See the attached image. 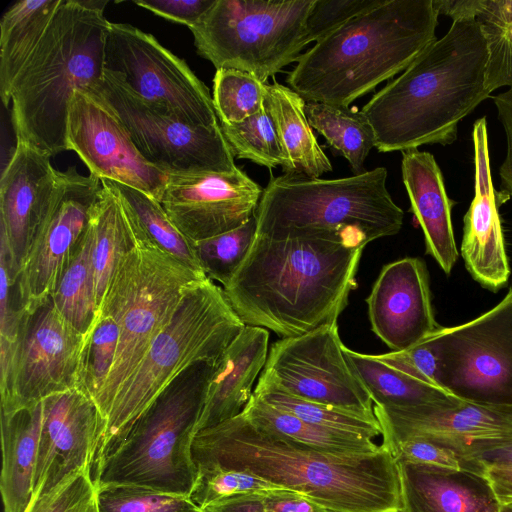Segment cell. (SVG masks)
<instances>
[{
	"mask_svg": "<svg viewBox=\"0 0 512 512\" xmlns=\"http://www.w3.org/2000/svg\"><path fill=\"white\" fill-rule=\"evenodd\" d=\"M101 181L118 195L146 239L189 268L205 274L193 242L174 225L158 200L124 184L106 179Z\"/></svg>",
	"mask_w": 512,
	"mask_h": 512,
	"instance_id": "36",
	"label": "cell"
},
{
	"mask_svg": "<svg viewBox=\"0 0 512 512\" xmlns=\"http://www.w3.org/2000/svg\"><path fill=\"white\" fill-rule=\"evenodd\" d=\"M88 334L57 311L51 298L22 323L5 376L0 377L1 411L11 412L80 387Z\"/></svg>",
	"mask_w": 512,
	"mask_h": 512,
	"instance_id": "14",
	"label": "cell"
},
{
	"mask_svg": "<svg viewBox=\"0 0 512 512\" xmlns=\"http://www.w3.org/2000/svg\"><path fill=\"white\" fill-rule=\"evenodd\" d=\"M485 476L499 503L502 506L512 504V465L489 464Z\"/></svg>",
	"mask_w": 512,
	"mask_h": 512,
	"instance_id": "52",
	"label": "cell"
},
{
	"mask_svg": "<svg viewBox=\"0 0 512 512\" xmlns=\"http://www.w3.org/2000/svg\"><path fill=\"white\" fill-rule=\"evenodd\" d=\"M105 69L147 102L190 125H219L207 86L184 60L137 27L110 22Z\"/></svg>",
	"mask_w": 512,
	"mask_h": 512,
	"instance_id": "13",
	"label": "cell"
},
{
	"mask_svg": "<svg viewBox=\"0 0 512 512\" xmlns=\"http://www.w3.org/2000/svg\"><path fill=\"white\" fill-rule=\"evenodd\" d=\"M344 354L375 406L409 407L443 402L452 395L368 355L344 346Z\"/></svg>",
	"mask_w": 512,
	"mask_h": 512,
	"instance_id": "32",
	"label": "cell"
},
{
	"mask_svg": "<svg viewBox=\"0 0 512 512\" xmlns=\"http://www.w3.org/2000/svg\"><path fill=\"white\" fill-rule=\"evenodd\" d=\"M101 434L99 410L82 388L44 399L32 500L79 470H93Z\"/></svg>",
	"mask_w": 512,
	"mask_h": 512,
	"instance_id": "21",
	"label": "cell"
},
{
	"mask_svg": "<svg viewBox=\"0 0 512 512\" xmlns=\"http://www.w3.org/2000/svg\"><path fill=\"white\" fill-rule=\"evenodd\" d=\"M267 329L245 325L218 359L209 379L197 432L239 415L268 358ZM197 434V433H196Z\"/></svg>",
	"mask_w": 512,
	"mask_h": 512,
	"instance_id": "25",
	"label": "cell"
},
{
	"mask_svg": "<svg viewBox=\"0 0 512 512\" xmlns=\"http://www.w3.org/2000/svg\"><path fill=\"white\" fill-rule=\"evenodd\" d=\"M89 214L93 233V270L97 308L102 304L120 259L141 236L118 195L104 182Z\"/></svg>",
	"mask_w": 512,
	"mask_h": 512,
	"instance_id": "29",
	"label": "cell"
},
{
	"mask_svg": "<svg viewBox=\"0 0 512 512\" xmlns=\"http://www.w3.org/2000/svg\"><path fill=\"white\" fill-rule=\"evenodd\" d=\"M134 3L157 16L190 28L199 22L215 0H142Z\"/></svg>",
	"mask_w": 512,
	"mask_h": 512,
	"instance_id": "48",
	"label": "cell"
},
{
	"mask_svg": "<svg viewBox=\"0 0 512 512\" xmlns=\"http://www.w3.org/2000/svg\"><path fill=\"white\" fill-rule=\"evenodd\" d=\"M382 0H314L306 19L308 44L325 38L358 14Z\"/></svg>",
	"mask_w": 512,
	"mask_h": 512,
	"instance_id": "46",
	"label": "cell"
},
{
	"mask_svg": "<svg viewBox=\"0 0 512 512\" xmlns=\"http://www.w3.org/2000/svg\"><path fill=\"white\" fill-rule=\"evenodd\" d=\"M244 327L222 287L209 278L194 285L113 399L94 465L175 379L198 363H216Z\"/></svg>",
	"mask_w": 512,
	"mask_h": 512,
	"instance_id": "6",
	"label": "cell"
},
{
	"mask_svg": "<svg viewBox=\"0 0 512 512\" xmlns=\"http://www.w3.org/2000/svg\"><path fill=\"white\" fill-rule=\"evenodd\" d=\"M59 172L48 154L20 140L2 170L0 245L15 283L53 209Z\"/></svg>",
	"mask_w": 512,
	"mask_h": 512,
	"instance_id": "20",
	"label": "cell"
},
{
	"mask_svg": "<svg viewBox=\"0 0 512 512\" xmlns=\"http://www.w3.org/2000/svg\"><path fill=\"white\" fill-rule=\"evenodd\" d=\"M263 188L244 171L167 174L160 203L174 225L192 242L208 239L247 222Z\"/></svg>",
	"mask_w": 512,
	"mask_h": 512,
	"instance_id": "19",
	"label": "cell"
},
{
	"mask_svg": "<svg viewBox=\"0 0 512 512\" xmlns=\"http://www.w3.org/2000/svg\"><path fill=\"white\" fill-rule=\"evenodd\" d=\"M192 457L197 472L246 471L330 511H400L398 464L383 444L370 453H329L263 430L241 412L197 432Z\"/></svg>",
	"mask_w": 512,
	"mask_h": 512,
	"instance_id": "1",
	"label": "cell"
},
{
	"mask_svg": "<svg viewBox=\"0 0 512 512\" xmlns=\"http://www.w3.org/2000/svg\"><path fill=\"white\" fill-rule=\"evenodd\" d=\"M337 322L272 344L262 374L298 398L374 414L372 399L348 364Z\"/></svg>",
	"mask_w": 512,
	"mask_h": 512,
	"instance_id": "15",
	"label": "cell"
},
{
	"mask_svg": "<svg viewBox=\"0 0 512 512\" xmlns=\"http://www.w3.org/2000/svg\"><path fill=\"white\" fill-rule=\"evenodd\" d=\"M374 414L383 444L390 449L408 437L439 442L470 458L485 451L512 445V407L484 405L456 397L443 402L378 407Z\"/></svg>",
	"mask_w": 512,
	"mask_h": 512,
	"instance_id": "16",
	"label": "cell"
},
{
	"mask_svg": "<svg viewBox=\"0 0 512 512\" xmlns=\"http://www.w3.org/2000/svg\"><path fill=\"white\" fill-rule=\"evenodd\" d=\"M387 170L377 167L337 179L283 174L263 189L256 235L294 238L322 234L360 237L368 243L397 234L404 212L387 188Z\"/></svg>",
	"mask_w": 512,
	"mask_h": 512,
	"instance_id": "7",
	"label": "cell"
},
{
	"mask_svg": "<svg viewBox=\"0 0 512 512\" xmlns=\"http://www.w3.org/2000/svg\"><path fill=\"white\" fill-rule=\"evenodd\" d=\"M61 0H22L13 4L0 21V96L10 104L13 83L33 53Z\"/></svg>",
	"mask_w": 512,
	"mask_h": 512,
	"instance_id": "30",
	"label": "cell"
},
{
	"mask_svg": "<svg viewBox=\"0 0 512 512\" xmlns=\"http://www.w3.org/2000/svg\"><path fill=\"white\" fill-rule=\"evenodd\" d=\"M43 412L44 400L11 412L1 411L4 512H26L31 503Z\"/></svg>",
	"mask_w": 512,
	"mask_h": 512,
	"instance_id": "27",
	"label": "cell"
},
{
	"mask_svg": "<svg viewBox=\"0 0 512 512\" xmlns=\"http://www.w3.org/2000/svg\"><path fill=\"white\" fill-rule=\"evenodd\" d=\"M101 180L83 176L75 167L59 172L53 209L18 274L16 289L21 309L31 314L52 296L80 240Z\"/></svg>",
	"mask_w": 512,
	"mask_h": 512,
	"instance_id": "17",
	"label": "cell"
},
{
	"mask_svg": "<svg viewBox=\"0 0 512 512\" xmlns=\"http://www.w3.org/2000/svg\"><path fill=\"white\" fill-rule=\"evenodd\" d=\"M326 512H336V511H330V510H327Z\"/></svg>",
	"mask_w": 512,
	"mask_h": 512,
	"instance_id": "55",
	"label": "cell"
},
{
	"mask_svg": "<svg viewBox=\"0 0 512 512\" xmlns=\"http://www.w3.org/2000/svg\"><path fill=\"white\" fill-rule=\"evenodd\" d=\"M107 1L61 0L10 93L16 140L56 155L69 149L68 114L75 91L87 92L105 71Z\"/></svg>",
	"mask_w": 512,
	"mask_h": 512,
	"instance_id": "5",
	"label": "cell"
},
{
	"mask_svg": "<svg viewBox=\"0 0 512 512\" xmlns=\"http://www.w3.org/2000/svg\"><path fill=\"white\" fill-rule=\"evenodd\" d=\"M396 461H407L445 468L468 470L485 475L486 465L450 447L428 438L413 436L395 443L390 449Z\"/></svg>",
	"mask_w": 512,
	"mask_h": 512,
	"instance_id": "45",
	"label": "cell"
},
{
	"mask_svg": "<svg viewBox=\"0 0 512 512\" xmlns=\"http://www.w3.org/2000/svg\"><path fill=\"white\" fill-rule=\"evenodd\" d=\"M265 512H326L320 506L302 493L275 488L263 491Z\"/></svg>",
	"mask_w": 512,
	"mask_h": 512,
	"instance_id": "50",
	"label": "cell"
},
{
	"mask_svg": "<svg viewBox=\"0 0 512 512\" xmlns=\"http://www.w3.org/2000/svg\"><path fill=\"white\" fill-rule=\"evenodd\" d=\"M440 387L468 402L512 407V287L490 311L431 335Z\"/></svg>",
	"mask_w": 512,
	"mask_h": 512,
	"instance_id": "12",
	"label": "cell"
},
{
	"mask_svg": "<svg viewBox=\"0 0 512 512\" xmlns=\"http://www.w3.org/2000/svg\"><path fill=\"white\" fill-rule=\"evenodd\" d=\"M498 111V117L503 125L506 140V157L500 167V179L502 194L512 199V88L499 93L493 98Z\"/></svg>",
	"mask_w": 512,
	"mask_h": 512,
	"instance_id": "49",
	"label": "cell"
},
{
	"mask_svg": "<svg viewBox=\"0 0 512 512\" xmlns=\"http://www.w3.org/2000/svg\"><path fill=\"white\" fill-rule=\"evenodd\" d=\"M367 241L322 234L294 238L256 235L239 268L222 287L245 325L295 337L337 322L346 308Z\"/></svg>",
	"mask_w": 512,
	"mask_h": 512,
	"instance_id": "2",
	"label": "cell"
},
{
	"mask_svg": "<svg viewBox=\"0 0 512 512\" xmlns=\"http://www.w3.org/2000/svg\"><path fill=\"white\" fill-rule=\"evenodd\" d=\"M202 512V511H201Z\"/></svg>",
	"mask_w": 512,
	"mask_h": 512,
	"instance_id": "56",
	"label": "cell"
},
{
	"mask_svg": "<svg viewBox=\"0 0 512 512\" xmlns=\"http://www.w3.org/2000/svg\"><path fill=\"white\" fill-rule=\"evenodd\" d=\"M86 93L98 96L115 112L142 157L165 174L238 169L220 124L190 125L144 100L106 69L101 81Z\"/></svg>",
	"mask_w": 512,
	"mask_h": 512,
	"instance_id": "11",
	"label": "cell"
},
{
	"mask_svg": "<svg viewBox=\"0 0 512 512\" xmlns=\"http://www.w3.org/2000/svg\"><path fill=\"white\" fill-rule=\"evenodd\" d=\"M99 512H201L188 496L124 484L97 487Z\"/></svg>",
	"mask_w": 512,
	"mask_h": 512,
	"instance_id": "41",
	"label": "cell"
},
{
	"mask_svg": "<svg viewBox=\"0 0 512 512\" xmlns=\"http://www.w3.org/2000/svg\"><path fill=\"white\" fill-rule=\"evenodd\" d=\"M401 171L411 211L424 234L426 253L449 274L458 258L451 222L454 201L447 195L440 167L432 154L409 149L402 151Z\"/></svg>",
	"mask_w": 512,
	"mask_h": 512,
	"instance_id": "26",
	"label": "cell"
},
{
	"mask_svg": "<svg viewBox=\"0 0 512 512\" xmlns=\"http://www.w3.org/2000/svg\"><path fill=\"white\" fill-rule=\"evenodd\" d=\"M472 138L475 195L464 216L461 254L471 276L483 287L497 291L506 284L510 269L491 178L485 117L475 121Z\"/></svg>",
	"mask_w": 512,
	"mask_h": 512,
	"instance_id": "23",
	"label": "cell"
},
{
	"mask_svg": "<svg viewBox=\"0 0 512 512\" xmlns=\"http://www.w3.org/2000/svg\"><path fill=\"white\" fill-rule=\"evenodd\" d=\"M202 512H265L263 492L239 495L212 503Z\"/></svg>",
	"mask_w": 512,
	"mask_h": 512,
	"instance_id": "51",
	"label": "cell"
},
{
	"mask_svg": "<svg viewBox=\"0 0 512 512\" xmlns=\"http://www.w3.org/2000/svg\"><path fill=\"white\" fill-rule=\"evenodd\" d=\"M275 488L279 487L246 471L212 469L198 472L195 486L189 498L201 510L212 503L227 498L259 493Z\"/></svg>",
	"mask_w": 512,
	"mask_h": 512,
	"instance_id": "42",
	"label": "cell"
},
{
	"mask_svg": "<svg viewBox=\"0 0 512 512\" xmlns=\"http://www.w3.org/2000/svg\"><path fill=\"white\" fill-rule=\"evenodd\" d=\"M265 84L248 72L216 70L212 100L220 123H238L258 113L265 103Z\"/></svg>",
	"mask_w": 512,
	"mask_h": 512,
	"instance_id": "39",
	"label": "cell"
},
{
	"mask_svg": "<svg viewBox=\"0 0 512 512\" xmlns=\"http://www.w3.org/2000/svg\"><path fill=\"white\" fill-rule=\"evenodd\" d=\"M242 413L257 427L300 444L336 454H363L377 451L373 439L310 424L275 408L252 394Z\"/></svg>",
	"mask_w": 512,
	"mask_h": 512,
	"instance_id": "31",
	"label": "cell"
},
{
	"mask_svg": "<svg viewBox=\"0 0 512 512\" xmlns=\"http://www.w3.org/2000/svg\"><path fill=\"white\" fill-rule=\"evenodd\" d=\"M313 2L215 0L189 29L197 53L216 70L248 72L266 83L308 45L305 25Z\"/></svg>",
	"mask_w": 512,
	"mask_h": 512,
	"instance_id": "10",
	"label": "cell"
},
{
	"mask_svg": "<svg viewBox=\"0 0 512 512\" xmlns=\"http://www.w3.org/2000/svg\"><path fill=\"white\" fill-rule=\"evenodd\" d=\"M26 313L21 309L7 261L0 245V372L4 376L12 362Z\"/></svg>",
	"mask_w": 512,
	"mask_h": 512,
	"instance_id": "44",
	"label": "cell"
},
{
	"mask_svg": "<svg viewBox=\"0 0 512 512\" xmlns=\"http://www.w3.org/2000/svg\"><path fill=\"white\" fill-rule=\"evenodd\" d=\"M26 512H99L92 469L79 470L34 498Z\"/></svg>",
	"mask_w": 512,
	"mask_h": 512,
	"instance_id": "43",
	"label": "cell"
},
{
	"mask_svg": "<svg viewBox=\"0 0 512 512\" xmlns=\"http://www.w3.org/2000/svg\"><path fill=\"white\" fill-rule=\"evenodd\" d=\"M488 49L474 17L454 19L396 79L361 109L380 152L452 144L459 122L491 92L485 87Z\"/></svg>",
	"mask_w": 512,
	"mask_h": 512,
	"instance_id": "3",
	"label": "cell"
},
{
	"mask_svg": "<svg viewBox=\"0 0 512 512\" xmlns=\"http://www.w3.org/2000/svg\"><path fill=\"white\" fill-rule=\"evenodd\" d=\"M440 0H382L301 54L286 82L306 102L349 106L436 40Z\"/></svg>",
	"mask_w": 512,
	"mask_h": 512,
	"instance_id": "4",
	"label": "cell"
},
{
	"mask_svg": "<svg viewBox=\"0 0 512 512\" xmlns=\"http://www.w3.org/2000/svg\"><path fill=\"white\" fill-rule=\"evenodd\" d=\"M399 512H500L501 504L484 474L397 461Z\"/></svg>",
	"mask_w": 512,
	"mask_h": 512,
	"instance_id": "24",
	"label": "cell"
},
{
	"mask_svg": "<svg viewBox=\"0 0 512 512\" xmlns=\"http://www.w3.org/2000/svg\"><path fill=\"white\" fill-rule=\"evenodd\" d=\"M455 18L474 17L486 39L488 60L485 87L512 88V0H456Z\"/></svg>",
	"mask_w": 512,
	"mask_h": 512,
	"instance_id": "33",
	"label": "cell"
},
{
	"mask_svg": "<svg viewBox=\"0 0 512 512\" xmlns=\"http://www.w3.org/2000/svg\"><path fill=\"white\" fill-rule=\"evenodd\" d=\"M216 363L192 366L154 400L94 465L96 487L135 485L190 496L198 476L192 445Z\"/></svg>",
	"mask_w": 512,
	"mask_h": 512,
	"instance_id": "8",
	"label": "cell"
},
{
	"mask_svg": "<svg viewBox=\"0 0 512 512\" xmlns=\"http://www.w3.org/2000/svg\"><path fill=\"white\" fill-rule=\"evenodd\" d=\"M253 394L269 405L313 425L371 439L381 435V427L375 414H362L298 398L282 391L262 376L259 377Z\"/></svg>",
	"mask_w": 512,
	"mask_h": 512,
	"instance_id": "37",
	"label": "cell"
},
{
	"mask_svg": "<svg viewBox=\"0 0 512 512\" xmlns=\"http://www.w3.org/2000/svg\"><path fill=\"white\" fill-rule=\"evenodd\" d=\"M487 466L489 464L512 465V445L485 451L477 456Z\"/></svg>",
	"mask_w": 512,
	"mask_h": 512,
	"instance_id": "53",
	"label": "cell"
},
{
	"mask_svg": "<svg viewBox=\"0 0 512 512\" xmlns=\"http://www.w3.org/2000/svg\"><path fill=\"white\" fill-rule=\"evenodd\" d=\"M92 250L93 233L88 222L51 296L61 316L85 335L98 313Z\"/></svg>",
	"mask_w": 512,
	"mask_h": 512,
	"instance_id": "34",
	"label": "cell"
},
{
	"mask_svg": "<svg viewBox=\"0 0 512 512\" xmlns=\"http://www.w3.org/2000/svg\"><path fill=\"white\" fill-rule=\"evenodd\" d=\"M68 143L91 175L140 190L160 202L167 174L142 157L122 121L98 96L74 92Z\"/></svg>",
	"mask_w": 512,
	"mask_h": 512,
	"instance_id": "18",
	"label": "cell"
},
{
	"mask_svg": "<svg viewBox=\"0 0 512 512\" xmlns=\"http://www.w3.org/2000/svg\"><path fill=\"white\" fill-rule=\"evenodd\" d=\"M256 232L257 219L254 214L234 230L193 242L205 275L224 287L245 259Z\"/></svg>",
	"mask_w": 512,
	"mask_h": 512,
	"instance_id": "40",
	"label": "cell"
},
{
	"mask_svg": "<svg viewBox=\"0 0 512 512\" xmlns=\"http://www.w3.org/2000/svg\"><path fill=\"white\" fill-rule=\"evenodd\" d=\"M265 103L273 119L285 157V174L320 178L333 170L305 114L306 101L290 87L265 84Z\"/></svg>",
	"mask_w": 512,
	"mask_h": 512,
	"instance_id": "28",
	"label": "cell"
},
{
	"mask_svg": "<svg viewBox=\"0 0 512 512\" xmlns=\"http://www.w3.org/2000/svg\"><path fill=\"white\" fill-rule=\"evenodd\" d=\"M207 278L159 249L142 233L120 259L99 308L114 318L120 332L110 372L93 401L102 429L116 394L170 323L185 294Z\"/></svg>",
	"mask_w": 512,
	"mask_h": 512,
	"instance_id": "9",
	"label": "cell"
},
{
	"mask_svg": "<svg viewBox=\"0 0 512 512\" xmlns=\"http://www.w3.org/2000/svg\"><path fill=\"white\" fill-rule=\"evenodd\" d=\"M375 356L421 382L441 388L439 360L431 335L406 350Z\"/></svg>",
	"mask_w": 512,
	"mask_h": 512,
	"instance_id": "47",
	"label": "cell"
},
{
	"mask_svg": "<svg viewBox=\"0 0 512 512\" xmlns=\"http://www.w3.org/2000/svg\"><path fill=\"white\" fill-rule=\"evenodd\" d=\"M371 329L393 352L406 350L441 327L434 318L425 263L405 257L383 266L366 298Z\"/></svg>",
	"mask_w": 512,
	"mask_h": 512,
	"instance_id": "22",
	"label": "cell"
},
{
	"mask_svg": "<svg viewBox=\"0 0 512 512\" xmlns=\"http://www.w3.org/2000/svg\"><path fill=\"white\" fill-rule=\"evenodd\" d=\"M312 128L349 163L354 175L364 173L366 158L375 147L373 128L361 111L308 101L304 107Z\"/></svg>",
	"mask_w": 512,
	"mask_h": 512,
	"instance_id": "35",
	"label": "cell"
},
{
	"mask_svg": "<svg viewBox=\"0 0 512 512\" xmlns=\"http://www.w3.org/2000/svg\"><path fill=\"white\" fill-rule=\"evenodd\" d=\"M220 127L234 157L269 169L284 165L285 157L266 103L249 118L238 123H220Z\"/></svg>",
	"mask_w": 512,
	"mask_h": 512,
	"instance_id": "38",
	"label": "cell"
},
{
	"mask_svg": "<svg viewBox=\"0 0 512 512\" xmlns=\"http://www.w3.org/2000/svg\"><path fill=\"white\" fill-rule=\"evenodd\" d=\"M500 512H512V504L501 506Z\"/></svg>",
	"mask_w": 512,
	"mask_h": 512,
	"instance_id": "54",
	"label": "cell"
}]
</instances>
